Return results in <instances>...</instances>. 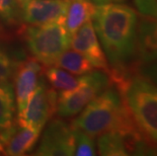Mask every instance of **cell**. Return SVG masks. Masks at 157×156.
I'll return each mask as SVG.
<instances>
[{"label": "cell", "mask_w": 157, "mask_h": 156, "mask_svg": "<svg viewBox=\"0 0 157 156\" xmlns=\"http://www.w3.org/2000/svg\"><path fill=\"white\" fill-rule=\"evenodd\" d=\"M138 12L119 2L96 5L93 28L109 65L112 83H122L137 75Z\"/></svg>", "instance_id": "1"}, {"label": "cell", "mask_w": 157, "mask_h": 156, "mask_svg": "<svg viewBox=\"0 0 157 156\" xmlns=\"http://www.w3.org/2000/svg\"><path fill=\"white\" fill-rule=\"evenodd\" d=\"M71 128L92 138L117 131L132 138H143L119 89L111 84L82 109L71 122Z\"/></svg>", "instance_id": "2"}, {"label": "cell", "mask_w": 157, "mask_h": 156, "mask_svg": "<svg viewBox=\"0 0 157 156\" xmlns=\"http://www.w3.org/2000/svg\"><path fill=\"white\" fill-rule=\"evenodd\" d=\"M120 92L143 138L157 146V85L137 74Z\"/></svg>", "instance_id": "3"}, {"label": "cell", "mask_w": 157, "mask_h": 156, "mask_svg": "<svg viewBox=\"0 0 157 156\" xmlns=\"http://www.w3.org/2000/svg\"><path fill=\"white\" fill-rule=\"evenodd\" d=\"M19 32L25 35L32 56L44 67L54 65L60 55L70 47L71 38L64 22L29 26L23 25Z\"/></svg>", "instance_id": "4"}, {"label": "cell", "mask_w": 157, "mask_h": 156, "mask_svg": "<svg viewBox=\"0 0 157 156\" xmlns=\"http://www.w3.org/2000/svg\"><path fill=\"white\" fill-rule=\"evenodd\" d=\"M111 84L109 75L103 71H92L85 74L82 83L77 87L60 91L56 114L62 119L76 117L93 98Z\"/></svg>", "instance_id": "5"}, {"label": "cell", "mask_w": 157, "mask_h": 156, "mask_svg": "<svg viewBox=\"0 0 157 156\" xmlns=\"http://www.w3.org/2000/svg\"><path fill=\"white\" fill-rule=\"evenodd\" d=\"M138 12L137 69L157 60V0H133Z\"/></svg>", "instance_id": "6"}, {"label": "cell", "mask_w": 157, "mask_h": 156, "mask_svg": "<svg viewBox=\"0 0 157 156\" xmlns=\"http://www.w3.org/2000/svg\"><path fill=\"white\" fill-rule=\"evenodd\" d=\"M58 93L52 86L42 81L29 97L25 108L17 114L16 121L25 127L42 131L57 112Z\"/></svg>", "instance_id": "7"}, {"label": "cell", "mask_w": 157, "mask_h": 156, "mask_svg": "<svg viewBox=\"0 0 157 156\" xmlns=\"http://www.w3.org/2000/svg\"><path fill=\"white\" fill-rule=\"evenodd\" d=\"M74 151V131L71 126L62 119H52L45 128L34 155L71 156Z\"/></svg>", "instance_id": "8"}, {"label": "cell", "mask_w": 157, "mask_h": 156, "mask_svg": "<svg viewBox=\"0 0 157 156\" xmlns=\"http://www.w3.org/2000/svg\"><path fill=\"white\" fill-rule=\"evenodd\" d=\"M43 71L44 66L33 56L15 64L11 78L17 114L25 108L33 92L41 82Z\"/></svg>", "instance_id": "9"}, {"label": "cell", "mask_w": 157, "mask_h": 156, "mask_svg": "<svg viewBox=\"0 0 157 156\" xmlns=\"http://www.w3.org/2000/svg\"><path fill=\"white\" fill-rule=\"evenodd\" d=\"M70 0H29L21 4L22 24L44 25L64 22Z\"/></svg>", "instance_id": "10"}, {"label": "cell", "mask_w": 157, "mask_h": 156, "mask_svg": "<svg viewBox=\"0 0 157 156\" xmlns=\"http://www.w3.org/2000/svg\"><path fill=\"white\" fill-rule=\"evenodd\" d=\"M70 47L81 53L95 69L105 72L109 75L111 69L93 28L92 21L85 22L73 34L70 39Z\"/></svg>", "instance_id": "11"}, {"label": "cell", "mask_w": 157, "mask_h": 156, "mask_svg": "<svg viewBox=\"0 0 157 156\" xmlns=\"http://www.w3.org/2000/svg\"><path fill=\"white\" fill-rule=\"evenodd\" d=\"M41 132L18 124L15 120L11 127L0 132V153L9 156L28 154L36 144Z\"/></svg>", "instance_id": "12"}, {"label": "cell", "mask_w": 157, "mask_h": 156, "mask_svg": "<svg viewBox=\"0 0 157 156\" xmlns=\"http://www.w3.org/2000/svg\"><path fill=\"white\" fill-rule=\"evenodd\" d=\"M95 10L96 4L91 0H70L64 21L66 31L70 38L80 26L92 21Z\"/></svg>", "instance_id": "13"}, {"label": "cell", "mask_w": 157, "mask_h": 156, "mask_svg": "<svg viewBox=\"0 0 157 156\" xmlns=\"http://www.w3.org/2000/svg\"><path fill=\"white\" fill-rule=\"evenodd\" d=\"M43 74L48 81L50 86L59 91L71 90L82 83L84 75L78 76L68 72L57 66H47L44 67Z\"/></svg>", "instance_id": "14"}, {"label": "cell", "mask_w": 157, "mask_h": 156, "mask_svg": "<svg viewBox=\"0 0 157 156\" xmlns=\"http://www.w3.org/2000/svg\"><path fill=\"white\" fill-rule=\"evenodd\" d=\"M16 102L12 84L0 82V132L11 127L15 122Z\"/></svg>", "instance_id": "15"}, {"label": "cell", "mask_w": 157, "mask_h": 156, "mask_svg": "<svg viewBox=\"0 0 157 156\" xmlns=\"http://www.w3.org/2000/svg\"><path fill=\"white\" fill-rule=\"evenodd\" d=\"M53 66L65 69L72 74L78 76L88 74L95 69L81 53L73 49H67L65 52H63Z\"/></svg>", "instance_id": "16"}, {"label": "cell", "mask_w": 157, "mask_h": 156, "mask_svg": "<svg viewBox=\"0 0 157 156\" xmlns=\"http://www.w3.org/2000/svg\"><path fill=\"white\" fill-rule=\"evenodd\" d=\"M0 21L8 26H22L21 7L17 0H0Z\"/></svg>", "instance_id": "17"}, {"label": "cell", "mask_w": 157, "mask_h": 156, "mask_svg": "<svg viewBox=\"0 0 157 156\" xmlns=\"http://www.w3.org/2000/svg\"><path fill=\"white\" fill-rule=\"evenodd\" d=\"M73 129V128H72ZM75 140L74 155L77 156H93L96 154L94 140L91 136L86 134L81 130L73 129Z\"/></svg>", "instance_id": "18"}, {"label": "cell", "mask_w": 157, "mask_h": 156, "mask_svg": "<svg viewBox=\"0 0 157 156\" xmlns=\"http://www.w3.org/2000/svg\"><path fill=\"white\" fill-rule=\"evenodd\" d=\"M15 63L4 50L0 47V82L9 81L11 78Z\"/></svg>", "instance_id": "19"}, {"label": "cell", "mask_w": 157, "mask_h": 156, "mask_svg": "<svg viewBox=\"0 0 157 156\" xmlns=\"http://www.w3.org/2000/svg\"><path fill=\"white\" fill-rule=\"evenodd\" d=\"M137 74L157 85V60L139 66L137 69Z\"/></svg>", "instance_id": "20"}, {"label": "cell", "mask_w": 157, "mask_h": 156, "mask_svg": "<svg viewBox=\"0 0 157 156\" xmlns=\"http://www.w3.org/2000/svg\"><path fill=\"white\" fill-rule=\"evenodd\" d=\"M8 35L6 34V29L3 26L2 22L0 21V40H7Z\"/></svg>", "instance_id": "21"}, {"label": "cell", "mask_w": 157, "mask_h": 156, "mask_svg": "<svg viewBox=\"0 0 157 156\" xmlns=\"http://www.w3.org/2000/svg\"><path fill=\"white\" fill-rule=\"evenodd\" d=\"M91 1L96 5L99 4H105V3H111V2H119L122 1V0H91Z\"/></svg>", "instance_id": "22"}, {"label": "cell", "mask_w": 157, "mask_h": 156, "mask_svg": "<svg viewBox=\"0 0 157 156\" xmlns=\"http://www.w3.org/2000/svg\"><path fill=\"white\" fill-rule=\"evenodd\" d=\"M26 1H29V0H17V2L19 3V4H22V3H25Z\"/></svg>", "instance_id": "23"}]
</instances>
